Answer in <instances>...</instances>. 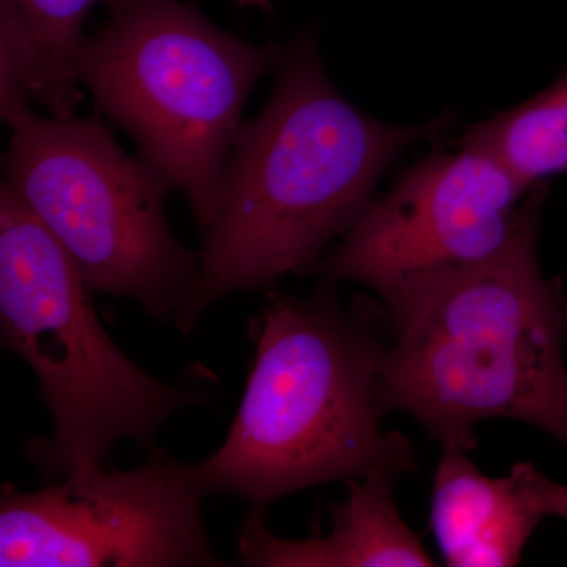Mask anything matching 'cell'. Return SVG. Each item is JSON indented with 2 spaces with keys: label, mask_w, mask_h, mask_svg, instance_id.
Listing matches in <instances>:
<instances>
[{
  "label": "cell",
  "mask_w": 567,
  "mask_h": 567,
  "mask_svg": "<svg viewBox=\"0 0 567 567\" xmlns=\"http://www.w3.org/2000/svg\"><path fill=\"white\" fill-rule=\"evenodd\" d=\"M264 110L241 123L210 216L200 274L177 330L216 301L311 274L374 199L382 175L451 115L394 125L358 110L324 70L316 35L281 48Z\"/></svg>",
  "instance_id": "obj_1"
},
{
  "label": "cell",
  "mask_w": 567,
  "mask_h": 567,
  "mask_svg": "<svg viewBox=\"0 0 567 567\" xmlns=\"http://www.w3.org/2000/svg\"><path fill=\"white\" fill-rule=\"evenodd\" d=\"M511 470L516 473L518 483L529 502L544 517L551 516L567 520V484L550 480L528 462H520Z\"/></svg>",
  "instance_id": "obj_14"
},
{
  "label": "cell",
  "mask_w": 567,
  "mask_h": 567,
  "mask_svg": "<svg viewBox=\"0 0 567 567\" xmlns=\"http://www.w3.org/2000/svg\"><path fill=\"white\" fill-rule=\"evenodd\" d=\"M35 58L28 25L13 0H0V117L31 110Z\"/></svg>",
  "instance_id": "obj_13"
},
{
  "label": "cell",
  "mask_w": 567,
  "mask_h": 567,
  "mask_svg": "<svg viewBox=\"0 0 567 567\" xmlns=\"http://www.w3.org/2000/svg\"><path fill=\"white\" fill-rule=\"evenodd\" d=\"M539 224L540 212L494 256L383 301V412L464 451L483 421H520L567 454V290L540 267Z\"/></svg>",
  "instance_id": "obj_2"
},
{
  "label": "cell",
  "mask_w": 567,
  "mask_h": 567,
  "mask_svg": "<svg viewBox=\"0 0 567 567\" xmlns=\"http://www.w3.org/2000/svg\"><path fill=\"white\" fill-rule=\"evenodd\" d=\"M73 257L7 183H0V339L31 368L52 421L25 456L59 481L104 464L122 442L155 450L171 417L210 404L212 369L175 382L140 368L104 330Z\"/></svg>",
  "instance_id": "obj_4"
},
{
  "label": "cell",
  "mask_w": 567,
  "mask_h": 567,
  "mask_svg": "<svg viewBox=\"0 0 567 567\" xmlns=\"http://www.w3.org/2000/svg\"><path fill=\"white\" fill-rule=\"evenodd\" d=\"M374 306L346 309L328 279L305 298L268 292L249 330L254 358L237 415L218 451L196 464L208 494L265 511L333 481L415 472L412 443L382 427L386 339Z\"/></svg>",
  "instance_id": "obj_3"
},
{
  "label": "cell",
  "mask_w": 567,
  "mask_h": 567,
  "mask_svg": "<svg viewBox=\"0 0 567 567\" xmlns=\"http://www.w3.org/2000/svg\"><path fill=\"white\" fill-rule=\"evenodd\" d=\"M394 480L377 470L347 481L349 492L331 509V529L323 536L284 539L268 529L264 511L249 509L237 533L238 561L248 567L435 566L399 513Z\"/></svg>",
  "instance_id": "obj_9"
},
{
  "label": "cell",
  "mask_w": 567,
  "mask_h": 567,
  "mask_svg": "<svg viewBox=\"0 0 567 567\" xmlns=\"http://www.w3.org/2000/svg\"><path fill=\"white\" fill-rule=\"evenodd\" d=\"M20 9L35 58L33 99L54 117L74 115L82 100L78 55L84 25L96 7L114 0H13Z\"/></svg>",
  "instance_id": "obj_12"
},
{
  "label": "cell",
  "mask_w": 567,
  "mask_h": 567,
  "mask_svg": "<svg viewBox=\"0 0 567 567\" xmlns=\"http://www.w3.org/2000/svg\"><path fill=\"white\" fill-rule=\"evenodd\" d=\"M196 464L151 450L140 468L89 466L51 486L0 488L2 567H221Z\"/></svg>",
  "instance_id": "obj_8"
},
{
  "label": "cell",
  "mask_w": 567,
  "mask_h": 567,
  "mask_svg": "<svg viewBox=\"0 0 567 567\" xmlns=\"http://www.w3.org/2000/svg\"><path fill=\"white\" fill-rule=\"evenodd\" d=\"M543 518L513 470L505 477H488L468 451L443 447L432 486L431 527L447 566H517Z\"/></svg>",
  "instance_id": "obj_10"
},
{
  "label": "cell",
  "mask_w": 567,
  "mask_h": 567,
  "mask_svg": "<svg viewBox=\"0 0 567 567\" xmlns=\"http://www.w3.org/2000/svg\"><path fill=\"white\" fill-rule=\"evenodd\" d=\"M3 183L73 257L93 295L130 298L159 323L181 322L200 274V254L175 238L166 199L177 192L132 156L95 117L9 122Z\"/></svg>",
  "instance_id": "obj_6"
},
{
  "label": "cell",
  "mask_w": 567,
  "mask_h": 567,
  "mask_svg": "<svg viewBox=\"0 0 567 567\" xmlns=\"http://www.w3.org/2000/svg\"><path fill=\"white\" fill-rule=\"evenodd\" d=\"M547 193L548 182L528 188L466 133L374 197L311 274L360 284L383 303L416 279L494 256L543 212Z\"/></svg>",
  "instance_id": "obj_7"
},
{
  "label": "cell",
  "mask_w": 567,
  "mask_h": 567,
  "mask_svg": "<svg viewBox=\"0 0 567 567\" xmlns=\"http://www.w3.org/2000/svg\"><path fill=\"white\" fill-rule=\"evenodd\" d=\"M234 2L241 7H259V9H268L271 0H234Z\"/></svg>",
  "instance_id": "obj_15"
},
{
  "label": "cell",
  "mask_w": 567,
  "mask_h": 567,
  "mask_svg": "<svg viewBox=\"0 0 567 567\" xmlns=\"http://www.w3.org/2000/svg\"><path fill=\"white\" fill-rule=\"evenodd\" d=\"M82 43L78 78L142 158L188 200L197 230L210 216L254 87L281 48L223 31L183 0H114Z\"/></svg>",
  "instance_id": "obj_5"
},
{
  "label": "cell",
  "mask_w": 567,
  "mask_h": 567,
  "mask_svg": "<svg viewBox=\"0 0 567 567\" xmlns=\"http://www.w3.org/2000/svg\"><path fill=\"white\" fill-rule=\"evenodd\" d=\"M468 133L486 144L528 188L567 171V66L532 99Z\"/></svg>",
  "instance_id": "obj_11"
}]
</instances>
